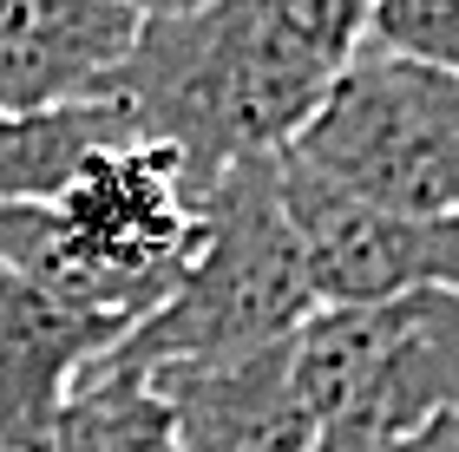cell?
I'll list each match as a JSON object with an SVG mask.
<instances>
[{
	"mask_svg": "<svg viewBox=\"0 0 459 452\" xmlns=\"http://www.w3.org/2000/svg\"><path fill=\"white\" fill-rule=\"evenodd\" d=\"M335 72L342 66L276 27L256 0H211L191 13L138 20L132 53L112 72V98L138 118L144 138L178 151L204 203L237 158L296 145Z\"/></svg>",
	"mask_w": 459,
	"mask_h": 452,
	"instance_id": "6da1fadb",
	"label": "cell"
},
{
	"mask_svg": "<svg viewBox=\"0 0 459 452\" xmlns=\"http://www.w3.org/2000/svg\"><path fill=\"white\" fill-rule=\"evenodd\" d=\"M204 203L158 138L86 158L47 203H0V269L144 321L197 256Z\"/></svg>",
	"mask_w": 459,
	"mask_h": 452,
	"instance_id": "7a4b0ae2",
	"label": "cell"
},
{
	"mask_svg": "<svg viewBox=\"0 0 459 452\" xmlns=\"http://www.w3.org/2000/svg\"><path fill=\"white\" fill-rule=\"evenodd\" d=\"M316 282H308L302 230L289 217L282 191V151L237 158L204 191V236L184 262L178 289L112 347V367L152 374L164 361H211L243 347L282 341L316 315Z\"/></svg>",
	"mask_w": 459,
	"mask_h": 452,
	"instance_id": "3957f363",
	"label": "cell"
},
{
	"mask_svg": "<svg viewBox=\"0 0 459 452\" xmlns=\"http://www.w3.org/2000/svg\"><path fill=\"white\" fill-rule=\"evenodd\" d=\"M296 380L322 446H387L459 414V289L322 302L296 328Z\"/></svg>",
	"mask_w": 459,
	"mask_h": 452,
	"instance_id": "277c9868",
	"label": "cell"
},
{
	"mask_svg": "<svg viewBox=\"0 0 459 452\" xmlns=\"http://www.w3.org/2000/svg\"><path fill=\"white\" fill-rule=\"evenodd\" d=\"M282 158L381 210L459 217V72L361 47Z\"/></svg>",
	"mask_w": 459,
	"mask_h": 452,
	"instance_id": "5b68a950",
	"label": "cell"
},
{
	"mask_svg": "<svg viewBox=\"0 0 459 452\" xmlns=\"http://www.w3.org/2000/svg\"><path fill=\"white\" fill-rule=\"evenodd\" d=\"M289 217L302 230L316 302H387L413 289H459V217L381 210L282 158Z\"/></svg>",
	"mask_w": 459,
	"mask_h": 452,
	"instance_id": "8992f818",
	"label": "cell"
},
{
	"mask_svg": "<svg viewBox=\"0 0 459 452\" xmlns=\"http://www.w3.org/2000/svg\"><path fill=\"white\" fill-rule=\"evenodd\" d=\"M132 321L0 269V452H47L59 406Z\"/></svg>",
	"mask_w": 459,
	"mask_h": 452,
	"instance_id": "52a82bcc",
	"label": "cell"
},
{
	"mask_svg": "<svg viewBox=\"0 0 459 452\" xmlns=\"http://www.w3.org/2000/svg\"><path fill=\"white\" fill-rule=\"evenodd\" d=\"M152 387L171 414L178 452H316V414L296 380V335L211 361H164Z\"/></svg>",
	"mask_w": 459,
	"mask_h": 452,
	"instance_id": "ba28073f",
	"label": "cell"
},
{
	"mask_svg": "<svg viewBox=\"0 0 459 452\" xmlns=\"http://www.w3.org/2000/svg\"><path fill=\"white\" fill-rule=\"evenodd\" d=\"M138 13L118 0H0V112L112 98Z\"/></svg>",
	"mask_w": 459,
	"mask_h": 452,
	"instance_id": "9c48e42d",
	"label": "cell"
},
{
	"mask_svg": "<svg viewBox=\"0 0 459 452\" xmlns=\"http://www.w3.org/2000/svg\"><path fill=\"white\" fill-rule=\"evenodd\" d=\"M125 138H144V132L118 98H86V106H53V112H0V203L59 197L79 164L125 145Z\"/></svg>",
	"mask_w": 459,
	"mask_h": 452,
	"instance_id": "30bf717a",
	"label": "cell"
},
{
	"mask_svg": "<svg viewBox=\"0 0 459 452\" xmlns=\"http://www.w3.org/2000/svg\"><path fill=\"white\" fill-rule=\"evenodd\" d=\"M47 452H178V433H171V414H164L152 374L99 361L73 387V400L59 406Z\"/></svg>",
	"mask_w": 459,
	"mask_h": 452,
	"instance_id": "8fae6325",
	"label": "cell"
},
{
	"mask_svg": "<svg viewBox=\"0 0 459 452\" xmlns=\"http://www.w3.org/2000/svg\"><path fill=\"white\" fill-rule=\"evenodd\" d=\"M361 47L459 72V0H368V39Z\"/></svg>",
	"mask_w": 459,
	"mask_h": 452,
	"instance_id": "7c38bea8",
	"label": "cell"
},
{
	"mask_svg": "<svg viewBox=\"0 0 459 452\" xmlns=\"http://www.w3.org/2000/svg\"><path fill=\"white\" fill-rule=\"evenodd\" d=\"M256 7L289 27L302 47H316L328 66H348L368 39V0H256Z\"/></svg>",
	"mask_w": 459,
	"mask_h": 452,
	"instance_id": "4fadbf2b",
	"label": "cell"
},
{
	"mask_svg": "<svg viewBox=\"0 0 459 452\" xmlns=\"http://www.w3.org/2000/svg\"><path fill=\"white\" fill-rule=\"evenodd\" d=\"M316 452H459V414L453 420H433L407 439H387V446H316Z\"/></svg>",
	"mask_w": 459,
	"mask_h": 452,
	"instance_id": "5bb4252c",
	"label": "cell"
},
{
	"mask_svg": "<svg viewBox=\"0 0 459 452\" xmlns=\"http://www.w3.org/2000/svg\"><path fill=\"white\" fill-rule=\"evenodd\" d=\"M118 7H132L138 20H164V13H191V7H211V0H118Z\"/></svg>",
	"mask_w": 459,
	"mask_h": 452,
	"instance_id": "9a60e30c",
	"label": "cell"
}]
</instances>
